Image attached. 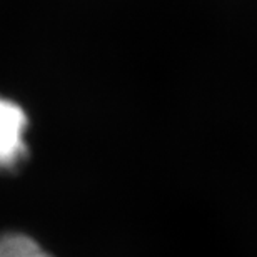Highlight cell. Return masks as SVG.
Returning <instances> with one entry per match:
<instances>
[{
    "instance_id": "obj_1",
    "label": "cell",
    "mask_w": 257,
    "mask_h": 257,
    "mask_svg": "<svg viewBox=\"0 0 257 257\" xmlns=\"http://www.w3.org/2000/svg\"><path fill=\"white\" fill-rule=\"evenodd\" d=\"M29 115L19 102L0 95V171H15L29 157Z\"/></svg>"
},
{
    "instance_id": "obj_2",
    "label": "cell",
    "mask_w": 257,
    "mask_h": 257,
    "mask_svg": "<svg viewBox=\"0 0 257 257\" xmlns=\"http://www.w3.org/2000/svg\"><path fill=\"white\" fill-rule=\"evenodd\" d=\"M0 257H54L37 240L22 232L0 235Z\"/></svg>"
}]
</instances>
